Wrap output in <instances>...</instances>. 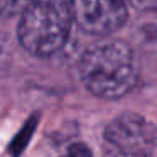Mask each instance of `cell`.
<instances>
[{
	"mask_svg": "<svg viewBox=\"0 0 157 157\" xmlns=\"http://www.w3.org/2000/svg\"><path fill=\"white\" fill-rule=\"evenodd\" d=\"M127 5H132L140 12H157V0H125Z\"/></svg>",
	"mask_w": 157,
	"mask_h": 157,
	"instance_id": "cell-6",
	"label": "cell"
},
{
	"mask_svg": "<svg viewBox=\"0 0 157 157\" xmlns=\"http://www.w3.org/2000/svg\"><path fill=\"white\" fill-rule=\"evenodd\" d=\"M32 0H0V15L2 17H12L21 15Z\"/></svg>",
	"mask_w": 157,
	"mask_h": 157,
	"instance_id": "cell-5",
	"label": "cell"
},
{
	"mask_svg": "<svg viewBox=\"0 0 157 157\" xmlns=\"http://www.w3.org/2000/svg\"><path fill=\"white\" fill-rule=\"evenodd\" d=\"M79 73L85 86L95 96L117 100L135 86L139 64L127 42L110 39L85 52L79 63Z\"/></svg>",
	"mask_w": 157,
	"mask_h": 157,
	"instance_id": "cell-1",
	"label": "cell"
},
{
	"mask_svg": "<svg viewBox=\"0 0 157 157\" xmlns=\"http://www.w3.org/2000/svg\"><path fill=\"white\" fill-rule=\"evenodd\" d=\"M73 22L71 0H32L21 14L19 41L31 54H54L66 44Z\"/></svg>",
	"mask_w": 157,
	"mask_h": 157,
	"instance_id": "cell-2",
	"label": "cell"
},
{
	"mask_svg": "<svg viewBox=\"0 0 157 157\" xmlns=\"http://www.w3.org/2000/svg\"><path fill=\"white\" fill-rule=\"evenodd\" d=\"M61 157H91V150L85 144H73V145H69L64 155Z\"/></svg>",
	"mask_w": 157,
	"mask_h": 157,
	"instance_id": "cell-7",
	"label": "cell"
},
{
	"mask_svg": "<svg viewBox=\"0 0 157 157\" xmlns=\"http://www.w3.org/2000/svg\"><path fill=\"white\" fill-rule=\"evenodd\" d=\"M157 145V128L137 113H123L106 125V157H152Z\"/></svg>",
	"mask_w": 157,
	"mask_h": 157,
	"instance_id": "cell-3",
	"label": "cell"
},
{
	"mask_svg": "<svg viewBox=\"0 0 157 157\" xmlns=\"http://www.w3.org/2000/svg\"><path fill=\"white\" fill-rule=\"evenodd\" d=\"M73 21L93 36H110L127 22L125 0H71Z\"/></svg>",
	"mask_w": 157,
	"mask_h": 157,
	"instance_id": "cell-4",
	"label": "cell"
}]
</instances>
